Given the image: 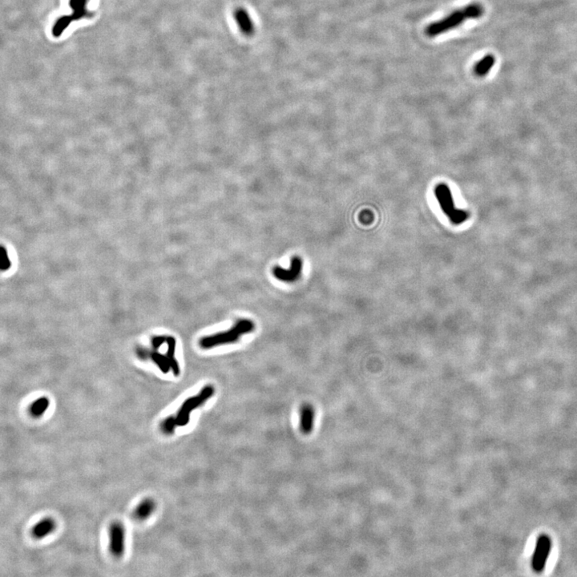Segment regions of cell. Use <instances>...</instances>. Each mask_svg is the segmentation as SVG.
<instances>
[{
  "mask_svg": "<svg viewBox=\"0 0 577 577\" xmlns=\"http://www.w3.org/2000/svg\"><path fill=\"white\" fill-rule=\"evenodd\" d=\"M484 13V8L481 4L474 3L464 8L452 12L438 21L429 24L426 28V34L429 37H435L446 32L458 28L460 25L471 20H477Z\"/></svg>",
  "mask_w": 577,
  "mask_h": 577,
  "instance_id": "obj_1",
  "label": "cell"
},
{
  "mask_svg": "<svg viewBox=\"0 0 577 577\" xmlns=\"http://www.w3.org/2000/svg\"><path fill=\"white\" fill-rule=\"evenodd\" d=\"M552 547V540L549 536L547 535L539 536L536 540V548L531 562L532 569L536 572H541L544 569Z\"/></svg>",
  "mask_w": 577,
  "mask_h": 577,
  "instance_id": "obj_6",
  "label": "cell"
},
{
  "mask_svg": "<svg viewBox=\"0 0 577 577\" xmlns=\"http://www.w3.org/2000/svg\"><path fill=\"white\" fill-rule=\"evenodd\" d=\"M48 407H49V400L47 398L42 397L32 403L30 411L33 416L39 417L46 412Z\"/></svg>",
  "mask_w": 577,
  "mask_h": 577,
  "instance_id": "obj_15",
  "label": "cell"
},
{
  "mask_svg": "<svg viewBox=\"0 0 577 577\" xmlns=\"http://www.w3.org/2000/svg\"><path fill=\"white\" fill-rule=\"evenodd\" d=\"M495 57L492 54H487L482 57L474 66V73L479 77H485L495 66Z\"/></svg>",
  "mask_w": 577,
  "mask_h": 577,
  "instance_id": "obj_11",
  "label": "cell"
},
{
  "mask_svg": "<svg viewBox=\"0 0 577 577\" xmlns=\"http://www.w3.org/2000/svg\"><path fill=\"white\" fill-rule=\"evenodd\" d=\"M149 356L150 357L151 359H152L155 363L157 364L163 373H165V374L168 373V371L170 370L171 366L169 361H168V358H167L166 356L163 355V354H159L157 351L151 352V354H149Z\"/></svg>",
  "mask_w": 577,
  "mask_h": 577,
  "instance_id": "obj_16",
  "label": "cell"
},
{
  "mask_svg": "<svg viewBox=\"0 0 577 577\" xmlns=\"http://www.w3.org/2000/svg\"><path fill=\"white\" fill-rule=\"evenodd\" d=\"M55 528V521L52 519H44L33 528V536L36 538L41 539L48 536Z\"/></svg>",
  "mask_w": 577,
  "mask_h": 577,
  "instance_id": "obj_13",
  "label": "cell"
},
{
  "mask_svg": "<svg viewBox=\"0 0 577 577\" xmlns=\"http://www.w3.org/2000/svg\"><path fill=\"white\" fill-rule=\"evenodd\" d=\"M215 393L214 386L207 385L202 388L198 396L186 399L176 415V422L177 427H184L188 425L190 419V414L194 410L203 405L204 403L211 399Z\"/></svg>",
  "mask_w": 577,
  "mask_h": 577,
  "instance_id": "obj_4",
  "label": "cell"
},
{
  "mask_svg": "<svg viewBox=\"0 0 577 577\" xmlns=\"http://www.w3.org/2000/svg\"><path fill=\"white\" fill-rule=\"evenodd\" d=\"M235 21L237 22V26L243 33L251 35L253 32L254 26L250 16L246 11L243 9L237 10V12H235Z\"/></svg>",
  "mask_w": 577,
  "mask_h": 577,
  "instance_id": "obj_10",
  "label": "cell"
},
{
  "mask_svg": "<svg viewBox=\"0 0 577 577\" xmlns=\"http://www.w3.org/2000/svg\"><path fill=\"white\" fill-rule=\"evenodd\" d=\"M166 343L168 345L166 357L168 358L171 368L175 376L180 375V368L178 362L175 359V349H176V340L172 337H167Z\"/></svg>",
  "mask_w": 577,
  "mask_h": 577,
  "instance_id": "obj_14",
  "label": "cell"
},
{
  "mask_svg": "<svg viewBox=\"0 0 577 577\" xmlns=\"http://www.w3.org/2000/svg\"><path fill=\"white\" fill-rule=\"evenodd\" d=\"M11 262L8 258L6 248L0 246V270H8L10 268Z\"/></svg>",
  "mask_w": 577,
  "mask_h": 577,
  "instance_id": "obj_18",
  "label": "cell"
},
{
  "mask_svg": "<svg viewBox=\"0 0 577 577\" xmlns=\"http://www.w3.org/2000/svg\"><path fill=\"white\" fill-rule=\"evenodd\" d=\"M315 411L313 406L305 403L299 411L300 430L304 434H309L314 427Z\"/></svg>",
  "mask_w": 577,
  "mask_h": 577,
  "instance_id": "obj_9",
  "label": "cell"
},
{
  "mask_svg": "<svg viewBox=\"0 0 577 577\" xmlns=\"http://www.w3.org/2000/svg\"><path fill=\"white\" fill-rule=\"evenodd\" d=\"M88 0H69V6L73 10L71 16H65L59 18L55 22L52 28V35L54 37H59L63 31L73 21L80 20L82 18L90 16V13L87 11L86 4Z\"/></svg>",
  "mask_w": 577,
  "mask_h": 577,
  "instance_id": "obj_5",
  "label": "cell"
},
{
  "mask_svg": "<svg viewBox=\"0 0 577 577\" xmlns=\"http://www.w3.org/2000/svg\"><path fill=\"white\" fill-rule=\"evenodd\" d=\"M303 270V261L298 256L293 257L289 269L274 266L272 274L274 278L284 283L293 284L299 280Z\"/></svg>",
  "mask_w": 577,
  "mask_h": 577,
  "instance_id": "obj_7",
  "label": "cell"
},
{
  "mask_svg": "<svg viewBox=\"0 0 577 577\" xmlns=\"http://www.w3.org/2000/svg\"><path fill=\"white\" fill-rule=\"evenodd\" d=\"M177 427L176 419L173 416H169L161 423V430L166 434H172L174 433L175 429Z\"/></svg>",
  "mask_w": 577,
  "mask_h": 577,
  "instance_id": "obj_17",
  "label": "cell"
},
{
  "mask_svg": "<svg viewBox=\"0 0 577 577\" xmlns=\"http://www.w3.org/2000/svg\"><path fill=\"white\" fill-rule=\"evenodd\" d=\"M255 329H256V324L251 319H239L228 331L203 337L200 340L199 344L201 347L205 350H209L214 348L216 346H223V345L233 344L237 343L241 337L253 332Z\"/></svg>",
  "mask_w": 577,
  "mask_h": 577,
  "instance_id": "obj_2",
  "label": "cell"
},
{
  "mask_svg": "<svg viewBox=\"0 0 577 577\" xmlns=\"http://www.w3.org/2000/svg\"><path fill=\"white\" fill-rule=\"evenodd\" d=\"M166 339L167 337L165 336H157L153 338V340H152L153 348L156 349V350L158 349L161 345L166 343Z\"/></svg>",
  "mask_w": 577,
  "mask_h": 577,
  "instance_id": "obj_19",
  "label": "cell"
},
{
  "mask_svg": "<svg viewBox=\"0 0 577 577\" xmlns=\"http://www.w3.org/2000/svg\"><path fill=\"white\" fill-rule=\"evenodd\" d=\"M109 548L115 557L123 556L125 548V530L119 522H114L109 529Z\"/></svg>",
  "mask_w": 577,
  "mask_h": 577,
  "instance_id": "obj_8",
  "label": "cell"
},
{
  "mask_svg": "<svg viewBox=\"0 0 577 577\" xmlns=\"http://www.w3.org/2000/svg\"><path fill=\"white\" fill-rule=\"evenodd\" d=\"M155 509H156L155 501L150 498H147L141 501V503L137 505V508L134 511V517L139 521H145L153 514Z\"/></svg>",
  "mask_w": 577,
  "mask_h": 577,
  "instance_id": "obj_12",
  "label": "cell"
},
{
  "mask_svg": "<svg viewBox=\"0 0 577 577\" xmlns=\"http://www.w3.org/2000/svg\"><path fill=\"white\" fill-rule=\"evenodd\" d=\"M434 195L436 197L441 210L452 223L460 225L468 220L469 214L465 210H459L456 207L452 192L446 184H438L434 188Z\"/></svg>",
  "mask_w": 577,
  "mask_h": 577,
  "instance_id": "obj_3",
  "label": "cell"
}]
</instances>
